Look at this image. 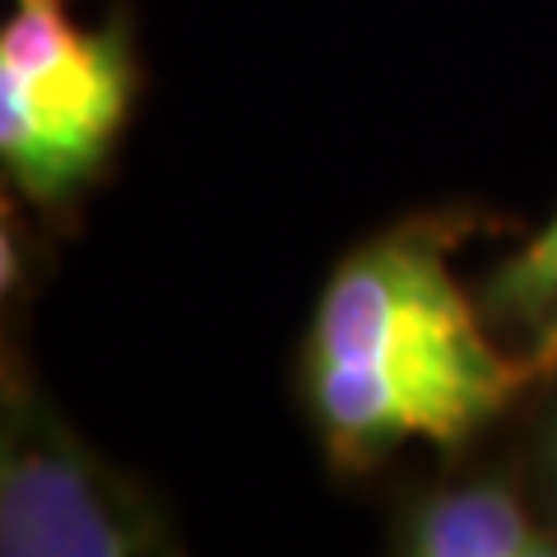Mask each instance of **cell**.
Returning <instances> with one entry per match:
<instances>
[{"instance_id":"obj_1","label":"cell","mask_w":557,"mask_h":557,"mask_svg":"<svg viewBox=\"0 0 557 557\" xmlns=\"http://www.w3.org/2000/svg\"><path fill=\"white\" fill-rule=\"evenodd\" d=\"M525 386V362L493 344L432 233L372 237L325 278L302 395L335 465L372 469L405 446H465Z\"/></svg>"},{"instance_id":"obj_2","label":"cell","mask_w":557,"mask_h":557,"mask_svg":"<svg viewBox=\"0 0 557 557\" xmlns=\"http://www.w3.org/2000/svg\"><path fill=\"white\" fill-rule=\"evenodd\" d=\"M135 102L121 28H79L61 0H14L0 20V168L61 205L108 163Z\"/></svg>"},{"instance_id":"obj_3","label":"cell","mask_w":557,"mask_h":557,"mask_svg":"<svg viewBox=\"0 0 557 557\" xmlns=\"http://www.w3.org/2000/svg\"><path fill=\"white\" fill-rule=\"evenodd\" d=\"M0 557H186L163 511L33 386L0 372Z\"/></svg>"},{"instance_id":"obj_4","label":"cell","mask_w":557,"mask_h":557,"mask_svg":"<svg viewBox=\"0 0 557 557\" xmlns=\"http://www.w3.org/2000/svg\"><path fill=\"white\" fill-rule=\"evenodd\" d=\"M530 534V516L507 483H460L418 502L399 557H516Z\"/></svg>"},{"instance_id":"obj_5","label":"cell","mask_w":557,"mask_h":557,"mask_svg":"<svg viewBox=\"0 0 557 557\" xmlns=\"http://www.w3.org/2000/svg\"><path fill=\"white\" fill-rule=\"evenodd\" d=\"M487 307L520 325H544L557 311V219L539 228L487 284Z\"/></svg>"},{"instance_id":"obj_6","label":"cell","mask_w":557,"mask_h":557,"mask_svg":"<svg viewBox=\"0 0 557 557\" xmlns=\"http://www.w3.org/2000/svg\"><path fill=\"white\" fill-rule=\"evenodd\" d=\"M520 362H525V376L530 381L557 376V311H553L544 325H534V344H530V354L520 358Z\"/></svg>"},{"instance_id":"obj_7","label":"cell","mask_w":557,"mask_h":557,"mask_svg":"<svg viewBox=\"0 0 557 557\" xmlns=\"http://www.w3.org/2000/svg\"><path fill=\"white\" fill-rule=\"evenodd\" d=\"M14 278H20V251H14V237L5 228V219H0V302L10 298Z\"/></svg>"},{"instance_id":"obj_8","label":"cell","mask_w":557,"mask_h":557,"mask_svg":"<svg viewBox=\"0 0 557 557\" xmlns=\"http://www.w3.org/2000/svg\"><path fill=\"white\" fill-rule=\"evenodd\" d=\"M516 557H557V539H553V534H539V530H534V534H530V544L520 548Z\"/></svg>"},{"instance_id":"obj_9","label":"cell","mask_w":557,"mask_h":557,"mask_svg":"<svg viewBox=\"0 0 557 557\" xmlns=\"http://www.w3.org/2000/svg\"><path fill=\"white\" fill-rule=\"evenodd\" d=\"M553 479H557V432H553Z\"/></svg>"}]
</instances>
